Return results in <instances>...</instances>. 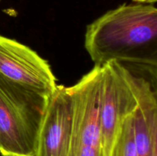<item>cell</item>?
I'll return each instance as SVG.
<instances>
[{
  "label": "cell",
  "mask_w": 157,
  "mask_h": 156,
  "mask_svg": "<svg viewBox=\"0 0 157 156\" xmlns=\"http://www.w3.org/2000/svg\"><path fill=\"white\" fill-rule=\"evenodd\" d=\"M84 45L95 65L110 61L157 68V7L124 4L87 25Z\"/></svg>",
  "instance_id": "obj_1"
},
{
  "label": "cell",
  "mask_w": 157,
  "mask_h": 156,
  "mask_svg": "<svg viewBox=\"0 0 157 156\" xmlns=\"http://www.w3.org/2000/svg\"><path fill=\"white\" fill-rule=\"evenodd\" d=\"M50 97L0 74L2 156H35Z\"/></svg>",
  "instance_id": "obj_2"
},
{
  "label": "cell",
  "mask_w": 157,
  "mask_h": 156,
  "mask_svg": "<svg viewBox=\"0 0 157 156\" xmlns=\"http://www.w3.org/2000/svg\"><path fill=\"white\" fill-rule=\"evenodd\" d=\"M101 128L104 156H110L123 122L137 109L130 85L115 61L101 65Z\"/></svg>",
  "instance_id": "obj_3"
},
{
  "label": "cell",
  "mask_w": 157,
  "mask_h": 156,
  "mask_svg": "<svg viewBox=\"0 0 157 156\" xmlns=\"http://www.w3.org/2000/svg\"><path fill=\"white\" fill-rule=\"evenodd\" d=\"M0 74L48 96L58 86L47 61L28 46L1 35Z\"/></svg>",
  "instance_id": "obj_4"
},
{
  "label": "cell",
  "mask_w": 157,
  "mask_h": 156,
  "mask_svg": "<svg viewBox=\"0 0 157 156\" xmlns=\"http://www.w3.org/2000/svg\"><path fill=\"white\" fill-rule=\"evenodd\" d=\"M73 118L70 88L58 85L49 99L38 135L35 156H68Z\"/></svg>",
  "instance_id": "obj_5"
},
{
  "label": "cell",
  "mask_w": 157,
  "mask_h": 156,
  "mask_svg": "<svg viewBox=\"0 0 157 156\" xmlns=\"http://www.w3.org/2000/svg\"><path fill=\"white\" fill-rule=\"evenodd\" d=\"M115 62L130 85L146 119L157 156V68L142 64Z\"/></svg>",
  "instance_id": "obj_6"
},
{
  "label": "cell",
  "mask_w": 157,
  "mask_h": 156,
  "mask_svg": "<svg viewBox=\"0 0 157 156\" xmlns=\"http://www.w3.org/2000/svg\"><path fill=\"white\" fill-rule=\"evenodd\" d=\"M133 130L137 156H154L151 135L139 106L133 113Z\"/></svg>",
  "instance_id": "obj_7"
},
{
  "label": "cell",
  "mask_w": 157,
  "mask_h": 156,
  "mask_svg": "<svg viewBox=\"0 0 157 156\" xmlns=\"http://www.w3.org/2000/svg\"><path fill=\"white\" fill-rule=\"evenodd\" d=\"M110 156H137L133 138V114L123 122Z\"/></svg>",
  "instance_id": "obj_8"
},
{
  "label": "cell",
  "mask_w": 157,
  "mask_h": 156,
  "mask_svg": "<svg viewBox=\"0 0 157 156\" xmlns=\"http://www.w3.org/2000/svg\"><path fill=\"white\" fill-rule=\"evenodd\" d=\"M136 3H144V4H153L157 2V0H133Z\"/></svg>",
  "instance_id": "obj_9"
},
{
  "label": "cell",
  "mask_w": 157,
  "mask_h": 156,
  "mask_svg": "<svg viewBox=\"0 0 157 156\" xmlns=\"http://www.w3.org/2000/svg\"><path fill=\"white\" fill-rule=\"evenodd\" d=\"M0 1H1V0H0Z\"/></svg>",
  "instance_id": "obj_10"
}]
</instances>
